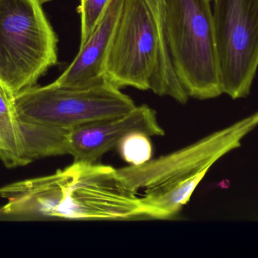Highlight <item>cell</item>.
Returning <instances> with one entry per match:
<instances>
[{"label":"cell","instance_id":"obj_1","mask_svg":"<svg viewBox=\"0 0 258 258\" xmlns=\"http://www.w3.org/2000/svg\"><path fill=\"white\" fill-rule=\"evenodd\" d=\"M12 215L76 221L147 220L139 195L108 165L74 162L51 175L0 189Z\"/></svg>","mask_w":258,"mask_h":258},{"label":"cell","instance_id":"obj_2","mask_svg":"<svg viewBox=\"0 0 258 258\" xmlns=\"http://www.w3.org/2000/svg\"><path fill=\"white\" fill-rule=\"evenodd\" d=\"M257 127L258 111L184 148L118 173L132 190L144 192L139 197L147 219H168L189 202L212 165L239 148Z\"/></svg>","mask_w":258,"mask_h":258},{"label":"cell","instance_id":"obj_3","mask_svg":"<svg viewBox=\"0 0 258 258\" xmlns=\"http://www.w3.org/2000/svg\"><path fill=\"white\" fill-rule=\"evenodd\" d=\"M105 78L116 87L151 89L180 104L188 96L173 69L168 47L147 0H123L106 60Z\"/></svg>","mask_w":258,"mask_h":258},{"label":"cell","instance_id":"obj_4","mask_svg":"<svg viewBox=\"0 0 258 258\" xmlns=\"http://www.w3.org/2000/svg\"><path fill=\"white\" fill-rule=\"evenodd\" d=\"M211 0H165L164 32L173 69L188 96L223 94Z\"/></svg>","mask_w":258,"mask_h":258},{"label":"cell","instance_id":"obj_5","mask_svg":"<svg viewBox=\"0 0 258 258\" xmlns=\"http://www.w3.org/2000/svg\"><path fill=\"white\" fill-rule=\"evenodd\" d=\"M57 39L39 0H0V85L13 96L57 63Z\"/></svg>","mask_w":258,"mask_h":258},{"label":"cell","instance_id":"obj_6","mask_svg":"<svg viewBox=\"0 0 258 258\" xmlns=\"http://www.w3.org/2000/svg\"><path fill=\"white\" fill-rule=\"evenodd\" d=\"M14 104L20 122L64 130L124 115L136 106L107 81L88 87L30 86L14 96Z\"/></svg>","mask_w":258,"mask_h":258},{"label":"cell","instance_id":"obj_7","mask_svg":"<svg viewBox=\"0 0 258 258\" xmlns=\"http://www.w3.org/2000/svg\"><path fill=\"white\" fill-rule=\"evenodd\" d=\"M223 93L249 95L258 69V0H213Z\"/></svg>","mask_w":258,"mask_h":258},{"label":"cell","instance_id":"obj_8","mask_svg":"<svg viewBox=\"0 0 258 258\" xmlns=\"http://www.w3.org/2000/svg\"><path fill=\"white\" fill-rule=\"evenodd\" d=\"M141 132L150 136L165 135L155 110L148 106H135L124 115L88 123L68 132V154L74 162L95 163L118 146L130 133Z\"/></svg>","mask_w":258,"mask_h":258},{"label":"cell","instance_id":"obj_9","mask_svg":"<svg viewBox=\"0 0 258 258\" xmlns=\"http://www.w3.org/2000/svg\"><path fill=\"white\" fill-rule=\"evenodd\" d=\"M123 0H110L102 16L72 63L53 82L63 87H88L107 81L106 60L120 16Z\"/></svg>","mask_w":258,"mask_h":258},{"label":"cell","instance_id":"obj_10","mask_svg":"<svg viewBox=\"0 0 258 258\" xmlns=\"http://www.w3.org/2000/svg\"><path fill=\"white\" fill-rule=\"evenodd\" d=\"M0 159L8 168L30 163L14 96L0 85Z\"/></svg>","mask_w":258,"mask_h":258},{"label":"cell","instance_id":"obj_11","mask_svg":"<svg viewBox=\"0 0 258 258\" xmlns=\"http://www.w3.org/2000/svg\"><path fill=\"white\" fill-rule=\"evenodd\" d=\"M20 124L26 154L30 162L33 159L47 156L68 154L69 130L21 122Z\"/></svg>","mask_w":258,"mask_h":258},{"label":"cell","instance_id":"obj_12","mask_svg":"<svg viewBox=\"0 0 258 258\" xmlns=\"http://www.w3.org/2000/svg\"><path fill=\"white\" fill-rule=\"evenodd\" d=\"M122 159L130 165H141L151 159L153 146L150 136L141 132L127 135L118 145Z\"/></svg>","mask_w":258,"mask_h":258},{"label":"cell","instance_id":"obj_13","mask_svg":"<svg viewBox=\"0 0 258 258\" xmlns=\"http://www.w3.org/2000/svg\"><path fill=\"white\" fill-rule=\"evenodd\" d=\"M110 0H80L78 12L81 19V39L83 43L92 33L105 11Z\"/></svg>","mask_w":258,"mask_h":258},{"label":"cell","instance_id":"obj_14","mask_svg":"<svg viewBox=\"0 0 258 258\" xmlns=\"http://www.w3.org/2000/svg\"><path fill=\"white\" fill-rule=\"evenodd\" d=\"M164 2H165V0H150V3L159 13L162 22H163Z\"/></svg>","mask_w":258,"mask_h":258},{"label":"cell","instance_id":"obj_15","mask_svg":"<svg viewBox=\"0 0 258 258\" xmlns=\"http://www.w3.org/2000/svg\"><path fill=\"white\" fill-rule=\"evenodd\" d=\"M39 1L40 2L41 4H42V3H48V2H51V0H39Z\"/></svg>","mask_w":258,"mask_h":258},{"label":"cell","instance_id":"obj_16","mask_svg":"<svg viewBox=\"0 0 258 258\" xmlns=\"http://www.w3.org/2000/svg\"><path fill=\"white\" fill-rule=\"evenodd\" d=\"M211 1H213V0H211Z\"/></svg>","mask_w":258,"mask_h":258}]
</instances>
